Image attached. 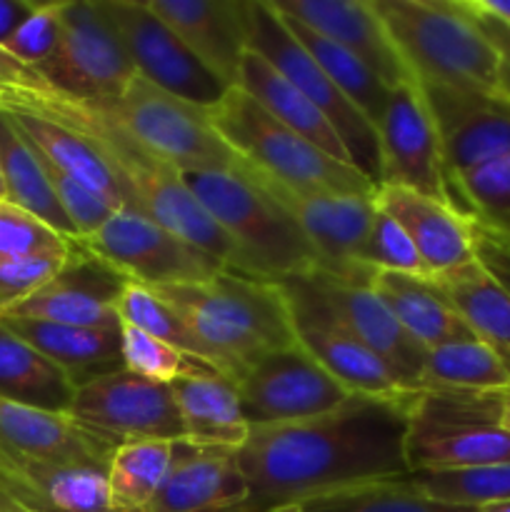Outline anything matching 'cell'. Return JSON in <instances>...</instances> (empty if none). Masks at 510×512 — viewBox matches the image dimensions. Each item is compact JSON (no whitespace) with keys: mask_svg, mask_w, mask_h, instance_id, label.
Segmentation results:
<instances>
[{"mask_svg":"<svg viewBox=\"0 0 510 512\" xmlns=\"http://www.w3.org/2000/svg\"><path fill=\"white\" fill-rule=\"evenodd\" d=\"M413 393L395 398L350 395L318 418L283 425H250L235 453L248 483L238 512L300 505L373 480L410 475L405 430Z\"/></svg>","mask_w":510,"mask_h":512,"instance_id":"6da1fadb","label":"cell"},{"mask_svg":"<svg viewBox=\"0 0 510 512\" xmlns=\"http://www.w3.org/2000/svg\"><path fill=\"white\" fill-rule=\"evenodd\" d=\"M0 110L40 115L83 135L103 155L115 183L123 190L125 208L140 210L178 238L213 255L228 270L235 268V250L228 235L205 213L203 205L185 185L183 175L143 148L98 103L70 98L50 85H43L0 90Z\"/></svg>","mask_w":510,"mask_h":512,"instance_id":"7a4b0ae2","label":"cell"},{"mask_svg":"<svg viewBox=\"0 0 510 512\" xmlns=\"http://www.w3.org/2000/svg\"><path fill=\"white\" fill-rule=\"evenodd\" d=\"M203 345L223 378L238 380L268 353L295 345L288 305L278 283L220 270L198 285L153 288Z\"/></svg>","mask_w":510,"mask_h":512,"instance_id":"3957f363","label":"cell"},{"mask_svg":"<svg viewBox=\"0 0 510 512\" xmlns=\"http://www.w3.org/2000/svg\"><path fill=\"white\" fill-rule=\"evenodd\" d=\"M235 250V273L280 283L318 270L313 245L248 165L235 173H180Z\"/></svg>","mask_w":510,"mask_h":512,"instance_id":"277c9868","label":"cell"},{"mask_svg":"<svg viewBox=\"0 0 510 512\" xmlns=\"http://www.w3.org/2000/svg\"><path fill=\"white\" fill-rule=\"evenodd\" d=\"M418 85L498 95V53L463 0H373Z\"/></svg>","mask_w":510,"mask_h":512,"instance_id":"5b68a950","label":"cell"},{"mask_svg":"<svg viewBox=\"0 0 510 512\" xmlns=\"http://www.w3.org/2000/svg\"><path fill=\"white\" fill-rule=\"evenodd\" d=\"M208 113L223 143L253 173L293 193H375L363 173L310 145L245 90L230 88Z\"/></svg>","mask_w":510,"mask_h":512,"instance_id":"8992f818","label":"cell"},{"mask_svg":"<svg viewBox=\"0 0 510 512\" xmlns=\"http://www.w3.org/2000/svg\"><path fill=\"white\" fill-rule=\"evenodd\" d=\"M503 390H418L410 398L405 460L413 473L508 463L510 433L500 423Z\"/></svg>","mask_w":510,"mask_h":512,"instance_id":"52a82bcc","label":"cell"},{"mask_svg":"<svg viewBox=\"0 0 510 512\" xmlns=\"http://www.w3.org/2000/svg\"><path fill=\"white\" fill-rule=\"evenodd\" d=\"M143 148L178 173H235L245 163L223 143L208 113L135 75L123 98L98 103Z\"/></svg>","mask_w":510,"mask_h":512,"instance_id":"ba28073f","label":"cell"},{"mask_svg":"<svg viewBox=\"0 0 510 512\" xmlns=\"http://www.w3.org/2000/svg\"><path fill=\"white\" fill-rule=\"evenodd\" d=\"M248 50L263 55L295 90L305 95L328 118L343 140L350 163L370 183L380 185V143L375 125L335 88L333 80L298 43L285 18L270 0H248Z\"/></svg>","mask_w":510,"mask_h":512,"instance_id":"9c48e42d","label":"cell"},{"mask_svg":"<svg viewBox=\"0 0 510 512\" xmlns=\"http://www.w3.org/2000/svg\"><path fill=\"white\" fill-rule=\"evenodd\" d=\"M278 285L288 305L295 343L348 393L373 398H395L405 393L395 385L385 365L350 330L320 288L315 273L280 280Z\"/></svg>","mask_w":510,"mask_h":512,"instance_id":"30bf717a","label":"cell"},{"mask_svg":"<svg viewBox=\"0 0 510 512\" xmlns=\"http://www.w3.org/2000/svg\"><path fill=\"white\" fill-rule=\"evenodd\" d=\"M38 73L53 90L88 103H115L138 75L95 0H65L60 43Z\"/></svg>","mask_w":510,"mask_h":512,"instance_id":"8fae6325","label":"cell"},{"mask_svg":"<svg viewBox=\"0 0 510 512\" xmlns=\"http://www.w3.org/2000/svg\"><path fill=\"white\" fill-rule=\"evenodd\" d=\"M80 245L148 288L198 285L225 270L220 260L178 238L135 208H118L108 223Z\"/></svg>","mask_w":510,"mask_h":512,"instance_id":"7c38bea8","label":"cell"},{"mask_svg":"<svg viewBox=\"0 0 510 512\" xmlns=\"http://www.w3.org/2000/svg\"><path fill=\"white\" fill-rule=\"evenodd\" d=\"M68 415L113 448L135 440H183V420L170 385L128 370L78 385Z\"/></svg>","mask_w":510,"mask_h":512,"instance_id":"4fadbf2b","label":"cell"},{"mask_svg":"<svg viewBox=\"0 0 510 512\" xmlns=\"http://www.w3.org/2000/svg\"><path fill=\"white\" fill-rule=\"evenodd\" d=\"M95 3L118 33L130 63L135 65V73L150 80L155 88L200 110H210L230 90L200 65V60L180 43L178 35L148 8L145 0Z\"/></svg>","mask_w":510,"mask_h":512,"instance_id":"5bb4252c","label":"cell"},{"mask_svg":"<svg viewBox=\"0 0 510 512\" xmlns=\"http://www.w3.org/2000/svg\"><path fill=\"white\" fill-rule=\"evenodd\" d=\"M235 388L250 425H283L318 418L340 408L353 395L298 343L260 358Z\"/></svg>","mask_w":510,"mask_h":512,"instance_id":"9a60e30c","label":"cell"},{"mask_svg":"<svg viewBox=\"0 0 510 512\" xmlns=\"http://www.w3.org/2000/svg\"><path fill=\"white\" fill-rule=\"evenodd\" d=\"M253 175L300 225L318 258V273L345 280L373 275V270L360 265V250L375 218L373 193H293L260 178L258 173Z\"/></svg>","mask_w":510,"mask_h":512,"instance_id":"2e32d148","label":"cell"},{"mask_svg":"<svg viewBox=\"0 0 510 512\" xmlns=\"http://www.w3.org/2000/svg\"><path fill=\"white\" fill-rule=\"evenodd\" d=\"M375 130L383 175L380 185H400L430 198L448 200L438 128L418 83L390 90L388 105Z\"/></svg>","mask_w":510,"mask_h":512,"instance_id":"e0dca14e","label":"cell"},{"mask_svg":"<svg viewBox=\"0 0 510 512\" xmlns=\"http://www.w3.org/2000/svg\"><path fill=\"white\" fill-rule=\"evenodd\" d=\"M125 285L128 278L123 273L73 240L58 273L3 318L118 330L120 318L115 305Z\"/></svg>","mask_w":510,"mask_h":512,"instance_id":"ac0fdd59","label":"cell"},{"mask_svg":"<svg viewBox=\"0 0 510 512\" xmlns=\"http://www.w3.org/2000/svg\"><path fill=\"white\" fill-rule=\"evenodd\" d=\"M438 128L445 178L510 153V103L473 90L420 85Z\"/></svg>","mask_w":510,"mask_h":512,"instance_id":"d6986e66","label":"cell"},{"mask_svg":"<svg viewBox=\"0 0 510 512\" xmlns=\"http://www.w3.org/2000/svg\"><path fill=\"white\" fill-rule=\"evenodd\" d=\"M285 18L343 45L363 60L388 88L418 83L390 40L373 0H270Z\"/></svg>","mask_w":510,"mask_h":512,"instance_id":"ffe728a7","label":"cell"},{"mask_svg":"<svg viewBox=\"0 0 510 512\" xmlns=\"http://www.w3.org/2000/svg\"><path fill=\"white\" fill-rule=\"evenodd\" d=\"M320 288L350 325L360 343L385 365L390 378L405 393H418L423 380L425 348L398 323L388 305L370 288V278L345 280L315 270Z\"/></svg>","mask_w":510,"mask_h":512,"instance_id":"44dd1931","label":"cell"},{"mask_svg":"<svg viewBox=\"0 0 510 512\" xmlns=\"http://www.w3.org/2000/svg\"><path fill=\"white\" fill-rule=\"evenodd\" d=\"M225 88L238 85L248 53V0H145Z\"/></svg>","mask_w":510,"mask_h":512,"instance_id":"7402d4cb","label":"cell"},{"mask_svg":"<svg viewBox=\"0 0 510 512\" xmlns=\"http://www.w3.org/2000/svg\"><path fill=\"white\" fill-rule=\"evenodd\" d=\"M375 208L393 218L413 240L430 278L475 263L473 220L448 200L430 198L400 185H378Z\"/></svg>","mask_w":510,"mask_h":512,"instance_id":"603a6c76","label":"cell"},{"mask_svg":"<svg viewBox=\"0 0 510 512\" xmlns=\"http://www.w3.org/2000/svg\"><path fill=\"white\" fill-rule=\"evenodd\" d=\"M248 483L233 450H210L178 440L175 463L143 512H238Z\"/></svg>","mask_w":510,"mask_h":512,"instance_id":"cb8c5ba5","label":"cell"},{"mask_svg":"<svg viewBox=\"0 0 510 512\" xmlns=\"http://www.w3.org/2000/svg\"><path fill=\"white\" fill-rule=\"evenodd\" d=\"M0 450L58 465L108 468L113 445L80 428L68 413L28 408L0 398Z\"/></svg>","mask_w":510,"mask_h":512,"instance_id":"d4e9b609","label":"cell"},{"mask_svg":"<svg viewBox=\"0 0 510 512\" xmlns=\"http://www.w3.org/2000/svg\"><path fill=\"white\" fill-rule=\"evenodd\" d=\"M180 420L183 443L195 448L238 453L250 435L238 388L220 373L180 378L170 385Z\"/></svg>","mask_w":510,"mask_h":512,"instance_id":"484cf974","label":"cell"},{"mask_svg":"<svg viewBox=\"0 0 510 512\" xmlns=\"http://www.w3.org/2000/svg\"><path fill=\"white\" fill-rule=\"evenodd\" d=\"M18 338L58 365L75 385L125 370L120 328H78L28 318H0Z\"/></svg>","mask_w":510,"mask_h":512,"instance_id":"4316f807","label":"cell"},{"mask_svg":"<svg viewBox=\"0 0 510 512\" xmlns=\"http://www.w3.org/2000/svg\"><path fill=\"white\" fill-rule=\"evenodd\" d=\"M235 88L245 90L275 120H280L285 128H290L300 138L308 140L310 145L323 150L325 155H330V158L340 160L345 165H353L343 140L338 138V133L328 123V118L300 90H295L263 55L255 53V50L245 53Z\"/></svg>","mask_w":510,"mask_h":512,"instance_id":"83f0119b","label":"cell"},{"mask_svg":"<svg viewBox=\"0 0 510 512\" xmlns=\"http://www.w3.org/2000/svg\"><path fill=\"white\" fill-rule=\"evenodd\" d=\"M370 288L388 305L390 313L408 330L410 338L418 340L425 350L455 343V340L475 338L458 310L443 298V293L428 278L373 270Z\"/></svg>","mask_w":510,"mask_h":512,"instance_id":"f1b7e54d","label":"cell"},{"mask_svg":"<svg viewBox=\"0 0 510 512\" xmlns=\"http://www.w3.org/2000/svg\"><path fill=\"white\" fill-rule=\"evenodd\" d=\"M5 115L13 120L18 133L28 140L30 148L40 155V160H43L48 168L58 170V173L75 180V183L95 190V193L103 195L108 203H113L115 208H125L123 190L115 183L113 173H110V168L105 165L103 155H100L83 135H78L75 130L65 128V125H58L53 123V120H45L33 113Z\"/></svg>","mask_w":510,"mask_h":512,"instance_id":"f546056e","label":"cell"},{"mask_svg":"<svg viewBox=\"0 0 510 512\" xmlns=\"http://www.w3.org/2000/svg\"><path fill=\"white\" fill-rule=\"evenodd\" d=\"M468 323L475 338L488 345L510 370V293L495 283L478 260L453 273L428 278Z\"/></svg>","mask_w":510,"mask_h":512,"instance_id":"4dcf8cb0","label":"cell"},{"mask_svg":"<svg viewBox=\"0 0 510 512\" xmlns=\"http://www.w3.org/2000/svg\"><path fill=\"white\" fill-rule=\"evenodd\" d=\"M78 385L0 320V398L48 413H68Z\"/></svg>","mask_w":510,"mask_h":512,"instance_id":"1f68e13d","label":"cell"},{"mask_svg":"<svg viewBox=\"0 0 510 512\" xmlns=\"http://www.w3.org/2000/svg\"><path fill=\"white\" fill-rule=\"evenodd\" d=\"M0 170H3L5 195H8L5 200L38 215L63 238L75 240V230L70 228L60 208L48 168L3 110H0Z\"/></svg>","mask_w":510,"mask_h":512,"instance_id":"d6a6232c","label":"cell"},{"mask_svg":"<svg viewBox=\"0 0 510 512\" xmlns=\"http://www.w3.org/2000/svg\"><path fill=\"white\" fill-rule=\"evenodd\" d=\"M178 440H135L118 445L108 463L113 512H143L175 463Z\"/></svg>","mask_w":510,"mask_h":512,"instance_id":"836d02e7","label":"cell"},{"mask_svg":"<svg viewBox=\"0 0 510 512\" xmlns=\"http://www.w3.org/2000/svg\"><path fill=\"white\" fill-rule=\"evenodd\" d=\"M510 388V370L478 338L455 340L425 350L420 390H478L498 393Z\"/></svg>","mask_w":510,"mask_h":512,"instance_id":"e575fe53","label":"cell"},{"mask_svg":"<svg viewBox=\"0 0 510 512\" xmlns=\"http://www.w3.org/2000/svg\"><path fill=\"white\" fill-rule=\"evenodd\" d=\"M285 18V15H283ZM285 25L290 28V33L298 38V43L303 45L310 53V58L320 65L325 75L335 83V88L365 115L373 125H378V120L383 118V110L388 105L390 90L368 65L360 58H355L350 50H345L343 45L333 43V40L323 38V35L313 33L305 25H300L298 20L285 18Z\"/></svg>","mask_w":510,"mask_h":512,"instance_id":"d590c367","label":"cell"},{"mask_svg":"<svg viewBox=\"0 0 510 512\" xmlns=\"http://www.w3.org/2000/svg\"><path fill=\"white\" fill-rule=\"evenodd\" d=\"M303 512H480L468 505H450L425 495L418 485L405 478L373 480V483L353 485L338 493L300 503Z\"/></svg>","mask_w":510,"mask_h":512,"instance_id":"8d00e7d4","label":"cell"},{"mask_svg":"<svg viewBox=\"0 0 510 512\" xmlns=\"http://www.w3.org/2000/svg\"><path fill=\"white\" fill-rule=\"evenodd\" d=\"M445 195L473 223L503 230L510 223V153L445 178Z\"/></svg>","mask_w":510,"mask_h":512,"instance_id":"74e56055","label":"cell"},{"mask_svg":"<svg viewBox=\"0 0 510 512\" xmlns=\"http://www.w3.org/2000/svg\"><path fill=\"white\" fill-rule=\"evenodd\" d=\"M410 480L440 503L468 505V508L510 503V460L478 465V468L428 470V473H413Z\"/></svg>","mask_w":510,"mask_h":512,"instance_id":"f35d334b","label":"cell"},{"mask_svg":"<svg viewBox=\"0 0 510 512\" xmlns=\"http://www.w3.org/2000/svg\"><path fill=\"white\" fill-rule=\"evenodd\" d=\"M118 318L120 325H133V328L145 330L153 338L163 340V343L173 345V348L183 350V353L193 355V358L205 360L203 345L198 343L193 333L188 330V325L183 323V318L178 315V310L170 308L153 288L143 283H135V280H128V285L120 293L118 305Z\"/></svg>","mask_w":510,"mask_h":512,"instance_id":"ab89813d","label":"cell"},{"mask_svg":"<svg viewBox=\"0 0 510 512\" xmlns=\"http://www.w3.org/2000/svg\"><path fill=\"white\" fill-rule=\"evenodd\" d=\"M120 348H123V365L128 373L160 385H173L175 380L190 378V375L213 373L208 363L133 325H120Z\"/></svg>","mask_w":510,"mask_h":512,"instance_id":"60d3db41","label":"cell"},{"mask_svg":"<svg viewBox=\"0 0 510 512\" xmlns=\"http://www.w3.org/2000/svg\"><path fill=\"white\" fill-rule=\"evenodd\" d=\"M73 240L10 200H0V263L68 253Z\"/></svg>","mask_w":510,"mask_h":512,"instance_id":"b9f144b4","label":"cell"},{"mask_svg":"<svg viewBox=\"0 0 510 512\" xmlns=\"http://www.w3.org/2000/svg\"><path fill=\"white\" fill-rule=\"evenodd\" d=\"M360 265L370 270H385V273L430 278L408 233L378 208H375L373 225H370L363 250H360Z\"/></svg>","mask_w":510,"mask_h":512,"instance_id":"7bdbcfd3","label":"cell"},{"mask_svg":"<svg viewBox=\"0 0 510 512\" xmlns=\"http://www.w3.org/2000/svg\"><path fill=\"white\" fill-rule=\"evenodd\" d=\"M63 5L65 0H53V3H35L33 13L20 23V28L10 35L8 43L3 45L10 55L20 63L38 70L40 65L48 63L50 55L55 53L60 43V30H63Z\"/></svg>","mask_w":510,"mask_h":512,"instance_id":"ee69618b","label":"cell"},{"mask_svg":"<svg viewBox=\"0 0 510 512\" xmlns=\"http://www.w3.org/2000/svg\"><path fill=\"white\" fill-rule=\"evenodd\" d=\"M45 168H48V165H45ZM48 173L55 195H58L60 208H63L65 218H68L70 228L75 230V240L90 238L93 233H98V230L108 223L110 215L118 210L113 203H108L103 195L85 188V185L75 183L68 175L58 173V170L53 168H48Z\"/></svg>","mask_w":510,"mask_h":512,"instance_id":"f6af8a7d","label":"cell"},{"mask_svg":"<svg viewBox=\"0 0 510 512\" xmlns=\"http://www.w3.org/2000/svg\"><path fill=\"white\" fill-rule=\"evenodd\" d=\"M68 253L40 255V258L28 260H10L0 263V318L8 315L15 305L23 303L25 298L43 288L50 278L60 270Z\"/></svg>","mask_w":510,"mask_h":512,"instance_id":"bcb514c9","label":"cell"},{"mask_svg":"<svg viewBox=\"0 0 510 512\" xmlns=\"http://www.w3.org/2000/svg\"><path fill=\"white\" fill-rule=\"evenodd\" d=\"M475 260L480 268L510 293V245L493 230L473 223Z\"/></svg>","mask_w":510,"mask_h":512,"instance_id":"7dc6e473","label":"cell"},{"mask_svg":"<svg viewBox=\"0 0 510 512\" xmlns=\"http://www.w3.org/2000/svg\"><path fill=\"white\" fill-rule=\"evenodd\" d=\"M465 8L470 10V15L475 18V23L480 25V30L485 33V38L493 43L495 53H498V88L500 98L510 103V25H505L503 20L493 18V15L483 13L480 8H475L473 0H463Z\"/></svg>","mask_w":510,"mask_h":512,"instance_id":"c3c4849f","label":"cell"},{"mask_svg":"<svg viewBox=\"0 0 510 512\" xmlns=\"http://www.w3.org/2000/svg\"><path fill=\"white\" fill-rule=\"evenodd\" d=\"M48 85L43 80V75L38 73L30 65L20 63L15 55H10L8 50L0 45V90L5 88H43Z\"/></svg>","mask_w":510,"mask_h":512,"instance_id":"681fc988","label":"cell"},{"mask_svg":"<svg viewBox=\"0 0 510 512\" xmlns=\"http://www.w3.org/2000/svg\"><path fill=\"white\" fill-rule=\"evenodd\" d=\"M33 8V0H0V45L8 43L10 35L33 13Z\"/></svg>","mask_w":510,"mask_h":512,"instance_id":"f907efd6","label":"cell"},{"mask_svg":"<svg viewBox=\"0 0 510 512\" xmlns=\"http://www.w3.org/2000/svg\"><path fill=\"white\" fill-rule=\"evenodd\" d=\"M475 8H480L483 13L493 15V18L503 20L505 25H510V0H473Z\"/></svg>","mask_w":510,"mask_h":512,"instance_id":"816d5d0a","label":"cell"},{"mask_svg":"<svg viewBox=\"0 0 510 512\" xmlns=\"http://www.w3.org/2000/svg\"><path fill=\"white\" fill-rule=\"evenodd\" d=\"M500 423L510 433V388L503 390V408H500Z\"/></svg>","mask_w":510,"mask_h":512,"instance_id":"f5cc1de1","label":"cell"},{"mask_svg":"<svg viewBox=\"0 0 510 512\" xmlns=\"http://www.w3.org/2000/svg\"><path fill=\"white\" fill-rule=\"evenodd\" d=\"M480 512H510V503H500V505H488V508H480Z\"/></svg>","mask_w":510,"mask_h":512,"instance_id":"db71d44e","label":"cell"},{"mask_svg":"<svg viewBox=\"0 0 510 512\" xmlns=\"http://www.w3.org/2000/svg\"><path fill=\"white\" fill-rule=\"evenodd\" d=\"M260 512H303V510H300V505H280V508H270Z\"/></svg>","mask_w":510,"mask_h":512,"instance_id":"11a10c76","label":"cell"},{"mask_svg":"<svg viewBox=\"0 0 510 512\" xmlns=\"http://www.w3.org/2000/svg\"><path fill=\"white\" fill-rule=\"evenodd\" d=\"M490 230V228H488ZM493 233L495 235H500V238H503L505 240V243H508L510 245V223L508 225H505V228L503 230H493Z\"/></svg>","mask_w":510,"mask_h":512,"instance_id":"9f6ffc18","label":"cell"},{"mask_svg":"<svg viewBox=\"0 0 510 512\" xmlns=\"http://www.w3.org/2000/svg\"><path fill=\"white\" fill-rule=\"evenodd\" d=\"M8 505H15V503L3 493V490H0V508H8Z\"/></svg>","mask_w":510,"mask_h":512,"instance_id":"6f0895ef","label":"cell"},{"mask_svg":"<svg viewBox=\"0 0 510 512\" xmlns=\"http://www.w3.org/2000/svg\"><path fill=\"white\" fill-rule=\"evenodd\" d=\"M0 512H28V510L20 508V505H8V508H0Z\"/></svg>","mask_w":510,"mask_h":512,"instance_id":"680465c9","label":"cell"},{"mask_svg":"<svg viewBox=\"0 0 510 512\" xmlns=\"http://www.w3.org/2000/svg\"><path fill=\"white\" fill-rule=\"evenodd\" d=\"M8 195H5V180H3V170H0V200H5Z\"/></svg>","mask_w":510,"mask_h":512,"instance_id":"91938a15","label":"cell"}]
</instances>
